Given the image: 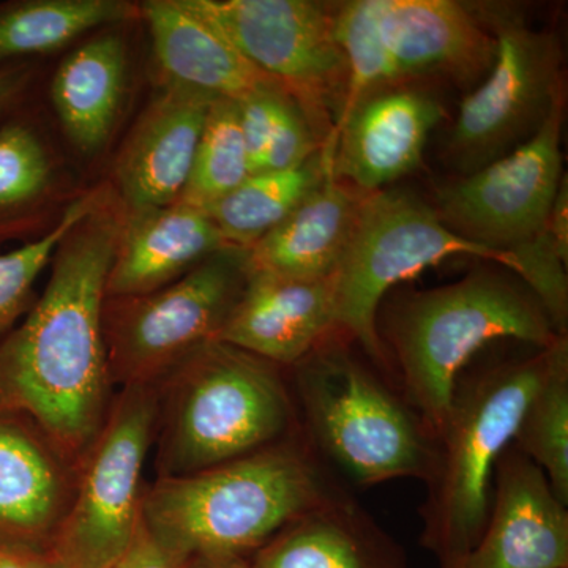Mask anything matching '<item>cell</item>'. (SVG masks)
Masks as SVG:
<instances>
[{
  "label": "cell",
  "mask_w": 568,
  "mask_h": 568,
  "mask_svg": "<svg viewBox=\"0 0 568 568\" xmlns=\"http://www.w3.org/2000/svg\"><path fill=\"white\" fill-rule=\"evenodd\" d=\"M186 560L156 540L142 521L130 548L111 568H185Z\"/></svg>",
  "instance_id": "836d02e7"
},
{
  "label": "cell",
  "mask_w": 568,
  "mask_h": 568,
  "mask_svg": "<svg viewBox=\"0 0 568 568\" xmlns=\"http://www.w3.org/2000/svg\"><path fill=\"white\" fill-rule=\"evenodd\" d=\"M286 372L302 433L346 487L428 478L435 435L349 336L335 328Z\"/></svg>",
  "instance_id": "277c9868"
},
{
  "label": "cell",
  "mask_w": 568,
  "mask_h": 568,
  "mask_svg": "<svg viewBox=\"0 0 568 568\" xmlns=\"http://www.w3.org/2000/svg\"><path fill=\"white\" fill-rule=\"evenodd\" d=\"M159 392V477L200 473L302 432L286 368L227 343L183 358Z\"/></svg>",
  "instance_id": "8992f818"
},
{
  "label": "cell",
  "mask_w": 568,
  "mask_h": 568,
  "mask_svg": "<svg viewBox=\"0 0 568 568\" xmlns=\"http://www.w3.org/2000/svg\"><path fill=\"white\" fill-rule=\"evenodd\" d=\"M252 175L235 100L219 99L194 153L192 173L178 203L205 209L234 192Z\"/></svg>",
  "instance_id": "83f0119b"
},
{
  "label": "cell",
  "mask_w": 568,
  "mask_h": 568,
  "mask_svg": "<svg viewBox=\"0 0 568 568\" xmlns=\"http://www.w3.org/2000/svg\"><path fill=\"white\" fill-rule=\"evenodd\" d=\"M284 95L287 93L282 88L272 85L250 93L237 102L239 122L244 134L252 174L261 173L263 170L265 151Z\"/></svg>",
  "instance_id": "1f68e13d"
},
{
  "label": "cell",
  "mask_w": 568,
  "mask_h": 568,
  "mask_svg": "<svg viewBox=\"0 0 568 568\" xmlns=\"http://www.w3.org/2000/svg\"><path fill=\"white\" fill-rule=\"evenodd\" d=\"M140 20L134 0H6L0 2V67L39 62L99 29Z\"/></svg>",
  "instance_id": "d4e9b609"
},
{
  "label": "cell",
  "mask_w": 568,
  "mask_h": 568,
  "mask_svg": "<svg viewBox=\"0 0 568 568\" xmlns=\"http://www.w3.org/2000/svg\"><path fill=\"white\" fill-rule=\"evenodd\" d=\"M564 338L525 354L470 362L458 376L418 508L420 545L437 566L465 556L484 534L497 459L514 443L523 410Z\"/></svg>",
  "instance_id": "5b68a950"
},
{
  "label": "cell",
  "mask_w": 568,
  "mask_h": 568,
  "mask_svg": "<svg viewBox=\"0 0 568 568\" xmlns=\"http://www.w3.org/2000/svg\"><path fill=\"white\" fill-rule=\"evenodd\" d=\"M444 106L424 89L395 84L369 93L339 121L332 171L338 181L369 194L413 173Z\"/></svg>",
  "instance_id": "9a60e30c"
},
{
  "label": "cell",
  "mask_w": 568,
  "mask_h": 568,
  "mask_svg": "<svg viewBox=\"0 0 568 568\" xmlns=\"http://www.w3.org/2000/svg\"><path fill=\"white\" fill-rule=\"evenodd\" d=\"M85 189L31 102L0 123V246L50 234Z\"/></svg>",
  "instance_id": "d6986e66"
},
{
  "label": "cell",
  "mask_w": 568,
  "mask_h": 568,
  "mask_svg": "<svg viewBox=\"0 0 568 568\" xmlns=\"http://www.w3.org/2000/svg\"><path fill=\"white\" fill-rule=\"evenodd\" d=\"M97 183L70 205L50 234L0 253V342L21 323L37 301L36 284L50 267L52 254L63 235L88 212L95 200Z\"/></svg>",
  "instance_id": "f546056e"
},
{
  "label": "cell",
  "mask_w": 568,
  "mask_h": 568,
  "mask_svg": "<svg viewBox=\"0 0 568 568\" xmlns=\"http://www.w3.org/2000/svg\"><path fill=\"white\" fill-rule=\"evenodd\" d=\"M452 256L478 257L518 276V263L510 253L473 244L452 233L435 207L416 194L398 189L365 194L336 272V328L390 376L376 331L381 302L396 284Z\"/></svg>",
  "instance_id": "52a82bcc"
},
{
  "label": "cell",
  "mask_w": 568,
  "mask_h": 568,
  "mask_svg": "<svg viewBox=\"0 0 568 568\" xmlns=\"http://www.w3.org/2000/svg\"><path fill=\"white\" fill-rule=\"evenodd\" d=\"M381 32L398 84L433 77L474 91L495 63V37L473 3L381 0Z\"/></svg>",
  "instance_id": "ac0fdd59"
},
{
  "label": "cell",
  "mask_w": 568,
  "mask_h": 568,
  "mask_svg": "<svg viewBox=\"0 0 568 568\" xmlns=\"http://www.w3.org/2000/svg\"><path fill=\"white\" fill-rule=\"evenodd\" d=\"M215 100L192 89L159 84L104 179L123 211L164 207L181 200Z\"/></svg>",
  "instance_id": "5bb4252c"
},
{
  "label": "cell",
  "mask_w": 568,
  "mask_h": 568,
  "mask_svg": "<svg viewBox=\"0 0 568 568\" xmlns=\"http://www.w3.org/2000/svg\"><path fill=\"white\" fill-rule=\"evenodd\" d=\"M514 444L540 467L552 493L568 506V336L523 410Z\"/></svg>",
  "instance_id": "4316f807"
},
{
  "label": "cell",
  "mask_w": 568,
  "mask_h": 568,
  "mask_svg": "<svg viewBox=\"0 0 568 568\" xmlns=\"http://www.w3.org/2000/svg\"><path fill=\"white\" fill-rule=\"evenodd\" d=\"M566 100L536 136L476 173L440 186L435 211L452 233L497 252H514L548 226L562 182Z\"/></svg>",
  "instance_id": "7c38bea8"
},
{
  "label": "cell",
  "mask_w": 568,
  "mask_h": 568,
  "mask_svg": "<svg viewBox=\"0 0 568 568\" xmlns=\"http://www.w3.org/2000/svg\"><path fill=\"white\" fill-rule=\"evenodd\" d=\"M140 9V21L148 28L151 40L159 84L192 89L213 99L235 102L261 89L278 85L246 61L185 0H142Z\"/></svg>",
  "instance_id": "44dd1931"
},
{
  "label": "cell",
  "mask_w": 568,
  "mask_h": 568,
  "mask_svg": "<svg viewBox=\"0 0 568 568\" xmlns=\"http://www.w3.org/2000/svg\"><path fill=\"white\" fill-rule=\"evenodd\" d=\"M129 24L108 26L67 50L48 99L70 151L93 162L110 151L125 115L132 84Z\"/></svg>",
  "instance_id": "e0dca14e"
},
{
  "label": "cell",
  "mask_w": 568,
  "mask_h": 568,
  "mask_svg": "<svg viewBox=\"0 0 568 568\" xmlns=\"http://www.w3.org/2000/svg\"><path fill=\"white\" fill-rule=\"evenodd\" d=\"M0 568H59L48 555L0 547Z\"/></svg>",
  "instance_id": "d590c367"
},
{
  "label": "cell",
  "mask_w": 568,
  "mask_h": 568,
  "mask_svg": "<svg viewBox=\"0 0 568 568\" xmlns=\"http://www.w3.org/2000/svg\"><path fill=\"white\" fill-rule=\"evenodd\" d=\"M248 276V252L230 245L151 293L106 297L112 384L156 386L183 358L219 339Z\"/></svg>",
  "instance_id": "9c48e42d"
},
{
  "label": "cell",
  "mask_w": 568,
  "mask_h": 568,
  "mask_svg": "<svg viewBox=\"0 0 568 568\" xmlns=\"http://www.w3.org/2000/svg\"><path fill=\"white\" fill-rule=\"evenodd\" d=\"M332 162L334 153L321 148L293 170L252 174L205 212L227 244L250 248L323 185L332 173Z\"/></svg>",
  "instance_id": "484cf974"
},
{
  "label": "cell",
  "mask_w": 568,
  "mask_h": 568,
  "mask_svg": "<svg viewBox=\"0 0 568 568\" xmlns=\"http://www.w3.org/2000/svg\"><path fill=\"white\" fill-rule=\"evenodd\" d=\"M437 568H568L567 506L514 443L497 459L484 534Z\"/></svg>",
  "instance_id": "4fadbf2b"
},
{
  "label": "cell",
  "mask_w": 568,
  "mask_h": 568,
  "mask_svg": "<svg viewBox=\"0 0 568 568\" xmlns=\"http://www.w3.org/2000/svg\"><path fill=\"white\" fill-rule=\"evenodd\" d=\"M334 22L335 37L349 71V89L343 108V119L369 93L398 82L381 32V0L335 3Z\"/></svg>",
  "instance_id": "f1b7e54d"
},
{
  "label": "cell",
  "mask_w": 568,
  "mask_h": 568,
  "mask_svg": "<svg viewBox=\"0 0 568 568\" xmlns=\"http://www.w3.org/2000/svg\"><path fill=\"white\" fill-rule=\"evenodd\" d=\"M496 41L491 70L459 104L446 144L457 178L503 159L540 132L566 100L562 43L549 29H534L506 3H473Z\"/></svg>",
  "instance_id": "ba28073f"
},
{
  "label": "cell",
  "mask_w": 568,
  "mask_h": 568,
  "mask_svg": "<svg viewBox=\"0 0 568 568\" xmlns=\"http://www.w3.org/2000/svg\"><path fill=\"white\" fill-rule=\"evenodd\" d=\"M297 104L324 149L345 108L349 71L335 37V3L313 0H185Z\"/></svg>",
  "instance_id": "8fae6325"
},
{
  "label": "cell",
  "mask_w": 568,
  "mask_h": 568,
  "mask_svg": "<svg viewBox=\"0 0 568 568\" xmlns=\"http://www.w3.org/2000/svg\"><path fill=\"white\" fill-rule=\"evenodd\" d=\"M156 386H129L77 465L73 497L50 558L59 568H111L142 523L144 466L156 435Z\"/></svg>",
  "instance_id": "30bf717a"
},
{
  "label": "cell",
  "mask_w": 568,
  "mask_h": 568,
  "mask_svg": "<svg viewBox=\"0 0 568 568\" xmlns=\"http://www.w3.org/2000/svg\"><path fill=\"white\" fill-rule=\"evenodd\" d=\"M364 197L332 171L284 222L246 248L250 272L297 280L335 276Z\"/></svg>",
  "instance_id": "cb8c5ba5"
},
{
  "label": "cell",
  "mask_w": 568,
  "mask_h": 568,
  "mask_svg": "<svg viewBox=\"0 0 568 568\" xmlns=\"http://www.w3.org/2000/svg\"><path fill=\"white\" fill-rule=\"evenodd\" d=\"M40 78V62H20L0 67V123L31 102Z\"/></svg>",
  "instance_id": "d6a6232c"
},
{
  "label": "cell",
  "mask_w": 568,
  "mask_h": 568,
  "mask_svg": "<svg viewBox=\"0 0 568 568\" xmlns=\"http://www.w3.org/2000/svg\"><path fill=\"white\" fill-rule=\"evenodd\" d=\"M376 331L392 379L435 437L458 376L480 351L499 339L547 347L564 336L537 295L500 265L390 298L377 310Z\"/></svg>",
  "instance_id": "7a4b0ae2"
},
{
  "label": "cell",
  "mask_w": 568,
  "mask_h": 568,
  "mask_svg": "<svg viewBox=\"0 0 568 568\" xmlns=\"http://www.w3.org/2000/svg\"><path fill=\"white\" fill-rule=\"evenodd\" d=\"M252 568H407L405 549L343 487L280 530Z\"/></svg>",
  "instance_id": "7402d4cb"
},
{
  "label": "cell",
  "mask_w": 568,
  "mask_h": 568,
  "mask_svg": "<svg viewBox=\"0 0 568 568\" xmlns=\"http://www.w3.org/2000/svg\"><path fill=\"white\" fill-rule=\"evenodd\" d=\"M122 215L103 179L52 254L43 293L0 342V414L31 418L74 465L114 398L103 308Z\"/></svg>",
  "instance_id": "6da1fadb"
},
{
  "label": "cell",
  "mask_w": 568,
  "mask_h": 568,
  "mask_svg": "<svg viewBox=\"0 0 568 568\" xmlns=\"http://www.w3.org/2000/svg\"><path fill=\"white\" fill-rule=\"evenodd\" d=\"M185 568H252L248 558L235 556H197L186 560Z\"/></svg>",
  "instance_id": "8d00e7d4"
},
{
  "label": "cell",
  "mask_w": 568,
  "mask_h": 568,
  "mask_svg": "<svg viewBox=\"0 0 568 568\" xmlns=\"http://www.w3.org/2000/svg\"><path fill=\"white\" fill-rule=\"evenodd\" d=\"M230 246L203 209L183 203L123 211L106 297L151 293Z\"/></svg>",
  "instance_id": "603a6c76"
},
{
  "label": "cell",
  "mask_w": 568,
  "mask_h": 568,
  "mask_svg": "<svg viewBox=\"0 0 568 568\" xmlns=\"http://www.w3.org/2000/svg\"><path fill=\"white\" fill-rule=\"evenodd\" d=\"M77 465L21 414H0V547L50 555Z\"/></svg>",
  "instance_id": "2e32d148"
},
{
  "label": "cell",
  "mask_w": 568,
  "mask_h": 568,
  "mask_svg": "<svg viewBox=\"0 0 568 568\" xmlns=\"http://www.w3.org/2000/svg\"><path fill=\"white\" fill-rule=\"evenodd\" d=\"M548 230L559 248L568 254V182L567 174L564 175L558 193H556L555 203L549 212Z\"/></svg>",
  "instance_id": "e575fe53"
},
{
  "label": "cell",
  "mask_w": 568,
  "mask_h": 568,
  "mask_svg": "<svg viewBox=\"0 0 568 568\" xmlns=\"http://www.w3.org/2000/svg\"><path fill=\"white\" fill-rule=\"evenodd\" d=\"M336 275L297 280L252 274L219 342L291 368L336 328Z\"/></svg>",
  "instance_id": "ffe728a7"
},
{
  "label": "cell",
  "mask_w": 568,
  "mask_h": 568,
  "mask_svg": "<svg viewBox=\"0 0 568 568\" xmlns=\"http://www.w3.org/2000/svg\"><path fill=\"white\" fill-rule=\"evenodd\" d=\"M343 487L301 432L211 469L156 478L145 487L142 521L183 559H250L295 518Z\"/></svg>",
  "instance_id": "3957f363"
},
{
  "label": "cell",
  "mask_w": 568,
  "mask_h": 568,
  "mask_svg": "<svg viewBox=\"0 0 568 568\" xmlns=\"http://www.w3.org/2000/svg\"><path fill=\"white\" fill-rule=\"evenodd\" d=\"M323 148L305 115L290 95H284L276 112L274 130L265 151L264 171L293 170Z\"/></svg>",
  "instance_id": "4dcf8cb0"
}]
</instances>
